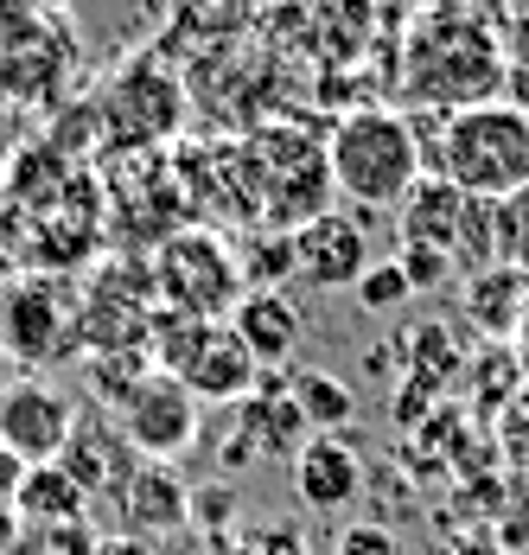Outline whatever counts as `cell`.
Here are the masks:
<instances>
[{"label":"cell","mask_w":529,"mask_h":555,"mask_svg":"<svg viewBox=\"0 0 529 555\" xmlns=\"http://www.w3.org/2000/svg\"><path fill=\"white\" fill-rule=\"evenodd\" d=\"M33 555H103V537L90 517H70V524H52L33 537Z\"/></svg>","instance_id":"obj_21"},{"label":"cell","mask_w":529,"mask_h":555,"mask_svg":"<svg viewBox=\"0 0 529 555\" xmlns=\"http://www.w3.org/2000/svg\"><path fill=\"white\" fill-rule=\"evenodd\" d=\"M230 333L243 338V351L256 364H287L300 345V307L274 287V294H243V307L230 313Z\"/></svg>","instance_id":"obj_13"},{"label":"cell","mask_w":529,"mask_h":555,"mask_svg":"<svg viewBox=\"0 0 529 555\" xmlns=\"http://www.w3.org/2000/svg\"><path fill=\"white\" fill-rule=\"evenodd\" d=\"M236 269H243V287H249V294H274V281L300 269V256H294V236L262 230V236L249 243V256H236Z\"/></svg>","instance_id":"obj_18"},{"label":"cell","mask_w":529,"mask_h":555,"mask_svg":"<svg viewBox=\"0 0 529 555\" xmlns=\"http://www.w3.org/2000/svg\"><path fill=\"white\" fill-rule=\"evenodd\" d=\"M332 555H402V550H396V537H389L383 524H351V530L332 543Z\"/></svg>","instance_id":"obj_25"},{"label":"cell","mask_w":529,"mask_h":555,"mask_svg":"<svg viewBox=\"0 0 529 555\" xmlns=\"http://www.w3.org/2000/svg\"><path fill=\"white\" fill-rule=\"evenodd\" d=\"M20 550H26V517L0 499V555H20Z\"/></svg>","instance_id":"obj_26"},{"label":"cell","mask_w":529,"mask_h":555,"mask_svg":"<svg viewBox=\"0 0 529 555\" xmlns=\"http://www.w3.org/2000/svg\"><path fill=\"white\" fill-rule=\"evenodd\" d=\"M115 435L134 447L141 460L166 466V460H179L192 447V435H198V402H192V389L179 384V377L154 371L147 384L115 409Z\"/></svg>","instance_id":"obj_8"},{"label":"cell","mask_w":529,"mask_h":555,"mask_svg":"<svg viewBox=\"0 0 529 555\" xmlns=\"http://www.w3.org/2000/svg\"><path fill=\"white\" fill-rule=\"evenodd\" d=\"M0 185H7V167H0Z\"/></svg>","instance_id":"obj_32"},{"label":"cell","mask_w":529,"mask_h":555,"mask_svg":"<svg viewBox=\"0 0 529 555\" xmlns=\"http://www.w3.org/2000/svg\"><path fill=\"white\" fill-rule=\"evenodd\" d=\"M294 402H300V415H307L313 435H338V428H351V415H358V396L338 384V377H325V371H307V377L294 384Z\"/></svg>","instance_id":"obj_17"},{"label":"cell","mask_w":529,"mask_h":555,"mask_svg":"<svg viewBox=\"0 0 529 555\" xmlns=\"http://www.w3.org/2000/svg\"><path fill=\"white\" fill-rule=\"evenodd\" d=\"M396 230H402V249H440L453 269H466V281L485 275L498 262V243H491V205L466 198L460 185H447L440 172H427L422 185L396 205Z\"/></svg>","instance_id":"obj_5"},{"label":"cell","mask_w":529,"mask_h":555,"mask_svg":"<svg viewBox=\"0 0 529 555\" xmlns=\"http://www.w3.org/2000/svg\"><path fill=\"white\" fill-rule=\"evenodd\" d=\"M396 262H402V275H409L415 294H434V287L453 281V262H447L440 249H396Z\"/></svg>","instance_id":"obj_22"},{"label":"cell","mask_w":529,"mask_h":555,"mask_svg":"<svg viewBox=\"0 0 529 555\" xmlns=\"http://www.w3.org/2000/svg\"><path fill=\"white\" fill-rule=\"evenodd\" d=\"M7 281H20V256H13V243H7V230H0V287Z\"/></svg>","instance_id":"obj_29"},{"label":"cell","mask_w":529,"mask_h":555,"mask_svg":"<svg viewBox=\"0 0 529 555\" xmlns=\"http://www.w3.org/2000/svg\"><path fill=\"white\" fill-rule=\"evenodd\" d=\"M511 351H517V364H524V384H529V320H524V333L511 338Z\"/></svg>","instance_id":"obj_30"},{"label":"cell","mask_w":529,"mask_h":555,"mask_svg":"<svg viewBox=\"0 0 529 555\" xmlns=\"http://www.w3.org/2000/svg\"><path fill=\"white\" fill-rule=\"evenodd\" d=\"M294 256L313 287H358L371 275V243H364L358 218H345V211H325L307 230H294Z\"/></svg>","instance_id":"obj_9"},{"label":"cell","mask_w":529,"mask_h":555,"mask_svg":"<svg viewBox=\"0 0 529 555\" xmlns=\"http://www.w3.org/2000/svg\"><path fill=\"white\" fill-rule=\"evenodd\" d=\"M121 499H128V524L134 530H179L192 517V492L179 486L172 466H154V460H141V473L128 479Z\"/></svg>","instance_id":"obj_15"},{"label":"cell","mask_w":529,"mask_h":555,"mask_svg":"<svg viewBox=\"0 0 529 555\" xmlns=\"http://www.w3.org/2000/svg\"><path fill=\"white\" fill-rule=\"evenodd\" d=\"M358 492H364L358 447L345 441V435H307V447L294 453V499L307 504V511H319V517H332Z\"/></svg>","instance_id":"obj_10"},{"label":"cell","mask_w":529,"mask_h":555,"mask_svg":"<svg viewBox=\"0 0 529 555\" xmlns=\"http://www.w3.org/2000/svg\"><path fill=\"white\" fill-rule=\"evenodd\" d=\"M57 466L83 486V499H90V492H128V479L141 473V466H134V447L121 441L115 428H103V422H77V435H70V447H64Z\"/></svg>","instance_id":"obj_12"},{"label":"cell","mask_w":529,"mask_h":555,"mask_svg":"<svg viewBox=\"0 0 529 555\" xmlns=\"http://www.w3.org/2000/svg\"><path fill=\"white\" fill-rule=\"evenodd\" d=\"M7 154H20V103L0 96V167H7Z\"/></svg>","instance_id":"obj_28"},{"label":"cell","mask_w":529,"mask_h":555,"mask_svg":"<svg viewBox=\"0 0 529 555\" xmlns=\"http://www.w3.org/2000/svg\"><path fill=\"white\" fill-rule=\"evenodd\" d=\"M147 269H154L159 307L192 313V320H211V326H230V313H236L243 294H249L236 256H230V243L211 236V230H179V236H166Z\"/></svg>","instance_id":"obj_4"},{"label":"cell","mask_w":529,"mask_h":555,"mask_svg":"<svg viewBox=\"0 0 529 555\" xmlns=\"http://www.w3.org/2000/svg\"><path fill=\"white\" fill-rule=\"evenodd\" d=\"M83 486L64 473V466H33L26 473V486H20V499H13V511L26 517V530H52V524H70V517H90L83 511Z\"/></svg>","instance_id":"obj_16"},{"label":"cell","mask_w":529,"mask_h":555,"mask_svg":"<svg viewBox=\"0 0 529 555\" xmlns=\"http://www.w3.org/2000/svg\"><path fill=\"white\" fill-rule=\"evenodd\" d=\"M192 524H205V530L236 524V492H230V486H198V492H192Z\"/></svg>","instance_id":"obj_23"},{"label":"cell","mask_w":529,"mask_h":555,"mask_svg":"<svg viewBox=\"0 0 529 555\" xmlns=\"http://www.w3.org/2000/svg\"><path fill=\"white\" fill-rule=\"evenodd\" d=\"M504 83H511V64L504 46L491 39V26L478 13H427L409 33V52H402V77L396 90L415 103V109H478V103H504Z\"/></svg>","instance_id":"obj_1"},{"label":"cell","mask_w":529,"mask_h":555,"mask_svg":"<svg viewBox=\"0 0 529 555\" xmlns=\"http://www.w3.org/2000/svg\"><path fill=\"white\" fill-rule=\"evenodd\" d=\"M466 320H473L478 333H491V338H511L524 333V320H529V275L524 269H504V262H491L485 275L466 281Z\"/></svg>","instance_id":"obj_14"},{"label":"cell","mask_w":529,"mask_h":555,"mask_svg":"<svg viewBox=\"0 0 529 555\" xmlns=\"http://www.w3.org/2000/svg\"><path fill=\"white\" fill-rule=\"evenodd\" d=\"M179 384L192 389V402H249L262 389V364L243 351V338L230 333V326H217L205 338V351L179 371Z\"/></svg>","instance_id":"obj_11"},{"label":"cell","mask_w":529,"mask_h":555,"mask_svg":"<svg viewBox=\"0 0 529 555\" xmlns=\"http://www.w3.org/2000/svg\"><path fill=\"white\" fill-rule=\"evenodd\" d=\"M325 167H332V185L358 205H402L415 185L427 179L422 141L409 128V109H389V103H371V109H345L338 128L325 134Z\"/></svg>","instance_id":"obj_2"},{"label":"cell","mask_w":529,"mask_h":555,"mask_svg":"<svg viewBox=\"0 0 529 555\" xmlns=\"http://www.w3.org/2000/svg\"><path fill=\"white\" fill-rule=\"evenodd\" d=\"M83 307H77V287L64 275H20L0 287V351L7 364H57L70 345H83L77 333Z\"/></svg>","instance_id":"obj_6"},{"label":"cell","mask_w":529,"mask_h":555,"mask_svg":"<svg viewBox=\"0 0 529 555\" xmlns=\"http://www.w3.org/2000/svg\"><path fill=\"white\" fill-rule=\"evenodd\" d=\"M13 384V364H7V351H0V389Z\"/></svg>","instance_id":"obj_31"},{"label":"cell","mask_w":529,"mask_h":555,"mask_svg":"<svg viewBox=\"0 0 529 555\" xmlns=\"http://www.w3.org/2000/svg\"><path fill=\"white\" fill-rule=\"evenodd\" d=\"M491 243H498V262L504 269H524L529 275V185L517 198L491 205Z\"/></svg>","instance_id":"obj_19"},{"label":"cell","mask_w":529,"mask_h":555,"mask_svg":"<svg viewBox=\"0 0 529 555\" xmlns=\"http://www.w3.org/2000/svg\"><path fill=\"white\" fill-rule=\"evenodd\" d=\"M402 300H415L402 262H396V256H389V262H371V275L358 281V307H364V313H396Z\"/></svg>","instance_id":"obj_20"},{"label":"cell","mask_w":529,"mask_h":555,"mask_svg":"<svg viewBox=\"0 0 529 555\" xmlns=\"http://www.w3.org/2000/svg\"><path fill=\"white\" fill-rule=\"evenodd\" d=\"M236 555H307L300 530H281V524H262V530H243Z\"/></svg>","instance_id":"obj_24"},{"label":"cell","mask_w":529,"mask_h":555,"mask_svg":"<svg viewBox=\"0 0 529 555\" xmlns=\"http://www.w3.org/2000/svg\"><path fill=\"white\" fill-rule=\"evenodd\" d=\"M26 473H33V466H26L20 453H7V447H0V499H7V504L20 499V486H26Z\"/></svg>","instance_id":"obj_27"},{"label":"cell","mask_w":529,"mask_h":555,"mask_svg":"<svg viewBox=\"0 0 529 555\" xmlns=\"http://www.w3.org/2000/svg\"><path fill=\"white\" fill-rule=\"evenodd\" d=\"M77 422H83L77 402H70L57 384H46V377H13V384L0 389V447L20 453L26 466H52V460H64Z\"/></svg>","instance_id":"obj_7"},{"label":"cell","mask_w":529,"mask_h":555,"mask_svg":"<svg viewBox=\"0 0 529 555\" xmlns=\"http://www.w3.org/2000/svg\"><path fill=\"white\" fill-rule=\"evenodd\" d=\"M427 172L460 185L478 205H504L529 185V109L524 103H478L440 121V147Z\"/></svg>","instance_id":"obj_3"}]
</instances>
